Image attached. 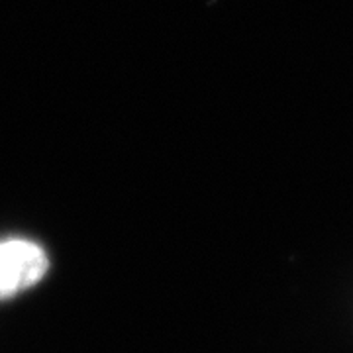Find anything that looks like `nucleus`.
I'll use <instances>...</instances> for the list:
<instances>
[{"mask_svg": "<svg viewBox=\"0 0 353 353\" xmlns=\"http://www.w3.org/2000/svg\"><path fill=\"white\" fill-rule=\"evenodd\" d=\"M50 269V259L36 241L0 240V299H10L38 285Z\"/></svg>", "mask_w": 353, "mask_h": 353, "instance_id": "nucleus-1", "label": "nucleus"}]
</instances>
